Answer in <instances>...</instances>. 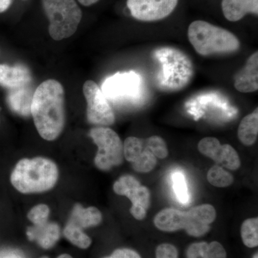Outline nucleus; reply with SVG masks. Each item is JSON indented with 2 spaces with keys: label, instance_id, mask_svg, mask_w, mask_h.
I'll list each match as a JSON object with an SVG mask.
<instances>
[{
  "label": "nucleus",
  "instance_id": "f257e3e1",
  "mask_svg": "<svg viewBox=\"0 0 258 258\" xmlns=\"http://www.w3.org/2000/svg\"><path fill=\"white\" fill-rule=\"evenodd\" d=\"M30 113L42 139L54 141L58 138L66 123L64 92L62 85L54 79L42 83L34 92Z\"/></svg>",
  "mask_w": 258,
  "mask_h": 258
},
{
  "label": "nucleus",
  "instance_id": "f03ea898",
  "mask_svg": "<svg viewBox=\"0 0 258 258\" xmlns=\"http://www.w3.org/2000/svg\"><path fill=\"white\" fill-rule=\"evenodd\" d=\"M158 64L155 82L161 91H177L186 87L194 75L192 62L183 51L161 47L153 52Z\"/></svg>",
  "mask_w": 258,
  "mask_h": 258
},
{
  "label": "nucleus",
  "instance_id": "7ed1b4c3",
  "mask_svg": "<svg viewBox=\"0 0 258 258\" xmlns=\"http://www.w3.org/2000/svg\"><path fill=\"white\" fill-rule=\"evenodd\" d=\"M58 176V169L54 161L36 157L18 161L10 176V181L20 192L40 193L53 188Z\"/></svg>",
  "mask_w": 258,
  "mask_h": 258
},
{
  "label": "nucleus",
  "instance_id": "20e7f679",
  "mask_svg": "<svg viewBox=\"0 0 258 258\" xmlns=\"http://www.w3.org/2000/svg\"><path fill=\"white\" fill-rule=\"evenodd\" d=\"M188 38L196 52L203 56L232 53L240 46L233 33L203 20L190 24Z\"/></svg>",
  "mask_w": 258,
  "mask_h": 258
},
{
  "label": "nucleus",
  "instance_id": "39448f33",
  "mask_svg": "<svg viewBox=\"0 0 258 258\" xmlns=\"http://www.w3.org/2000/svg\"><path fill=\"white\" fill-rule=\"evenodd\" d=\"M48 18L49 33L53 40L69 38L77 30L82 11L75 0H42Z\"/></svg>",
  "mask_w": 258,
  "mask_h": 258
},
{
  "label": "nucleus",
  "instance_id": "423d86ee",
  "mask_svg": "<svg viewBox=\"0 0 258 258\" xmlns=\"http://www.w3.org/2000/svg\"><path fill=\"white\" fill-rule=\"evenodd\" d=\"M101 91L108 101L118 106L139 104L145 94L142 76L134 71L110 76L103 83Z\"/></svg>",
  "mask_w": 258,
  "mask_h": 258
},
{
  "label": "nucleus",
  "instance_id": "0eeeda50",
  "mask_svg": "<svg viewBox=\"0 0 258 258\" xmlns=\"http://www.w3.org/2000/svg\"><path fill=\"white\" fill-rule=\"evenodd\" d=\"M90 137L98 147L94 161L98 169L110 170L123 162V143L114 131L107 127H96L90 131Z\"/></svg>",
  "mask_w": 258,
  "mask_h": 258
},
{
  "label": "nucleus",
  "instance_id": "6e6552de",
  "mask_svg": "<svg viewBox=\"0 0 258 258\" xmlns=\"http://www.w3.org/2000/svg\"><path fill=\"white\" fill-rule=\"evenodd\" d=\"M83 94L87 102V118L91 124L106 126L113 124L115 115L109 102L94 81L83 85Z\"/></svg>",
  "mask_w": 258,
  "mask_h": 258
},
{
  "label": "nucleus",
  "instance_id": "1a4fd4ad",
  "mask_svg": "<svg viewBox=\"0 0 258 258\" xmlns=\"http://www.w3.org/2000/svg\"><path fill=\"white\" fill-rule=\"evenodd\" d=\"M113 191L117 195L127 197L132 201L130 212L134 218L142 220L147 216L150 206L151 193L146 186L131 175L120 177L113 184Z\"/></svg>",
  "mask_w": 258,
  "mask_h": 258
},
{
  "label": "nucleus",
  "instance_id": "9d476101",
  "mask_svg": "<svg viewBox=\"0 0 258 258\" xmlns=\"http://www.w3.org/2000/svg\"><path fill=\"white\" fill-rule=\"evenodd\" d=\"M178 0H127V7L134 18L141 21H156L169 16Z\"/></svg>",
  "mask_w": 258,
  "mask_h": 258
},
{
  "label": "nucleus",
  "instance_id": "9b49d317",
  "mask_svg": "<svg viewBox=\"0 0 258 258\" xmlns=\"http://www.w3.org/2000/svg\"><path fill=\"white\" fill-rule=\"evenodd\" d=\"M32 81L30 70L23 66L0 64V86L12 90L28 86Z\"/></svg>",
  "mask_w": 258,
  "mask_h": 258
},
{
  "label": "nucleus",
  "instance_id": "f8f14e48",
  "mask_svg": "<svg viewBox=\"0 0 258 258\" xmlns=\"http://www.w3.org/2000/svg\"><path fill=\"white\" fill-rule=\"evenodd\" d=\"M235 88L241 93H252L258 89V52L249 56L245 66L236 76Z\"/></svg>",
  "mask_w": 258,
  "mask_h": 258
},
{
  "label": "nucleus",
  "instance_id": "ddd939ff",
  "mask_svg": "<svg viewBox=\"0 0 258 258\" xmlns=\"http://www.w3.org/2000/svg\"><path fill=\"white\" fill-rule=\"evenodd\" d=\"M29 240L35 241L44 249H50L60 238V227L53 222L29 227L27 231Z\"/></svg>",
  "mask_w": 258,
  "mask_h": 258
},
{
  "label": "nucleus",
  "instance_id": "4468645a",
  "mask_svg": "<svg viewBox=\"0 0 258 258\" xmlns=\"http://www.w3.org/2000/svg\"><path fill=\"white\" fill-rule=\"evenodd\" d=\"M222 8L227 20L238 21L248 13L257 15L258 0H222Z\"/></svg>",
  "mask_w": 258,
  "mask_h": 258
},
{
  "label": "nucleus",
  "instance_id": "2eb2a0df",
  "mask_svg": "<svg viewBox=\"0 0 258 258\" xmlns=\"http://www.w3.org/2000/svg\"><path fill=\"white\" fill-rule=\"evenodd\" d=\"M154 225L164 232H175L184 228L186 212L176 209L167 208L158 212L154 217Z\"/></svg>",
  "mask_w": 258,
  "mask_h": 258
},
{
  "label": "nucleus",
  "instance_id": "dca6fc26",
  "mask_svg": "<svg viewBox=\"0 0 258 258\" xmlns=\"http://www.w3.org/2000/svg\"><path fill=\"white\" fill-rule=\"evenodd\" d=\"M31 88L28 86L12 90L7 97V102L10 109L22 116H28L30 113L32 97Z\"/></svg>",
  "mask_w": 258,
  "mask_h": 258
},
{
  "label": "nucleus",
  "instance_id": "f3484780",
  "mask_svg": "<svg viewBox=\"0 0 258 258\" xmlns=\"http://www.w3.org/2000/svg\"><path fill=\"white\" fill-rule=\"evenodd\" d=\"M102 221V214L96 208H83L81 205H75L69 222L80 228L95 227Z\"/></svg>",
  "mask_w": 258,
  "mask_h": 258
},
{
  "label": "nucleus",
  "instance_id": "a211bd4d",
  "mask_svg": "<svg viewBox=\"0 0 258 258\" xmlns=\"http://www.w3.org/2000/svg\"><path fill=\"white\" fill-rule=\"evenodd\" d=\"M258 135V109L246 115L240 122L237 136L241 142L245 146L255 143Z\"/></svg>",
  "mask_w": 258,
  "mask_h": 258
},
{
  "label": "nucleus",
  "instance_id": "6ab92c4d",
  "mask_svg": "<svg viewBox=\"0 0 258 258\" xmlns=\"http://www.w3.org/2000/svg\"><path fill=\"white\" fill-rule=\"evenodd\" d=\"M213 160L230 170H237L240 166L238 154L229 144H221Z\"/></svg>",
  "mask_w": 258,
  "mask_h": 258
},
{
  "label": "nucleus",
  "instance_id": "aec40b11",
  "mask_svg": "<svg viewBox=\"0 0 258 258\" xmlns=\"http://www.w3.org/2000/svg\"><path fill=\"white\" fill-rule=\"evenodd\" d=\"M63 234L68 240L79 248L87 249L92 243V240L83 232V229L70 222L64 227Z\"/></svg>",
  "mask_w": 258,
  "mask_h": 258
},
{
  "label": "nucleus",
  "instance_id": "412c9836",
  "mask_svg": "<svg viewBox=\"0 0 258 258\" xmlns=\"http://www.w3.org/2000/svg\"><path fill=\"white\" fill-rule=\"evenodd\" d=\"M241 236L243 243L248 247H255L258 245V219L249 218L242 223L241 227Z\"/></svg>",
  "mask_w": 258,
  "mask_h": 258
},
{
  "label": "nucleus",
  "instance_id": "4be33fe9",
  "mask_svg": "<svg viewBox=\"0 0 258 258\" xmlns=\"http://www.w3.org/2000/svg\"><path fill=\"white\" fill-rule=\"evenodd\" d=\"M208 180L210 184L217 187H227L234 181L233 176L218 165L210 168L208 173Z\"/></svg>",
  "mask_w": 258,
  "mask_h": 258
},
{
  "label": "nucleus",
  "instance_id": "5701e85b",
  "mask_svg": "<svg viewBox=\"0 0 258 258\" xmlns=\"http://www.w3.org/2000/svg\"><path fill=\"white\" fill-rule=\"evenodd\" d=\"M157 157L149 149H143L139 157L132 162L134 170L147 173L152 171L157 165Z\"/></svg>",
  "mask_w": 258,
  "mask_h": 258
},
{
  "label": "nucleus",
  "instance_id": "b1692460",
  "mask_svg": "<svg viewBox=\"0 0 258 258\" xmlns=\"http://www.w3.org/2000/svg\"><path fill=\"white\" fill-rule=\"evenodd\" d=\"M123 145V157L132 163L139 157L144 149L143 142L137 137H128L125 139Z\"/></svg>",
  "mask_w": 258,
  "mask_h": 258
},
{
  "label": "nucleus",
  "instance_id": "393cba45",
  "mask_svg": "<svg viewBox=\"0 0 258 258\" xmlns=\"http://www.w3.org/2000/svg\"><path fill=\"white\" fill-rule=\"evenodd\" d=\"M173 186L176 198L180 203L186 204L189 202V195L188 192L187 184L182 173L176 171L172 176Z\"/></svg>",
  "mask_w": 258,
  "mask_h": 258
},
{
  "label": "nucleus",
  "instance_id": "a878e982",
  "mask_svg": "<svg viewBox=\"0 0 258 258\" xmlns=\"http://www.w3.org/2000/svg\"><path fill=\"white\" fill-rule=\"evenodd\" d=\"M190 212L197 218L207 225H210L212 222L215 221V218H216V210L212 205H208V204L195 207L190 210Z\"/></svg>",
  "mask_w": 258,
  "mask_h": 258
},
{
  "label": "nucleus",
  "instance_id": "bb28decb",
  "mask_svg": "<svg viewBox=\"0 0 258 258\" xmlns=\"http://www.w3.org/2000/svg\"><path fill=\"white\" fill-rule=\"evenodd\" d=\"M149 150L159 159H165L169 155V150L165 141L158 136H153L147 141Z\"/></svg>",
  "mask_w": 258,
  "mask_h": 258
},
{
  "label": "nucleus",
  "instance_id": "cd10ccee",
  "mask_svg": "<svg viewBox=\"0 0 258 258\" xmlns=\"http://www.w3.org/2000/svg\"><path fill=\"white\" fill-rule=\"evenodd\" d=\"M221 144L218 139L214 137H206L199 142L198 147L199 152L205 157L210 158L213 160Z\"/></svg>",
  "mask_w": 258,
  "mask_h": 258
},
{
  "label": "nucleus",
  "instance_id": "c85d7f7f",
  "mask_svg": "<svg viewBox=\"0 0 258 258\" xmlns=\"http://www.w3.org/2000/svg\"><path fill=\"white\" fill-rule=\"evenodd\" d=\"M50 215V209L46 205H38L34 207L29 212L28 217L29 220L34 225H41L46 223Z\"/></svg>",
  "mask_w": 258,
  "mask_h": 258
},
{
  "label": "nucleus",
  "instance_id": "c756f323",
  "mask_svg": "<svg viewBox=\"0 0 258 258\" xmlns=\"http://www.w3.org/2000/svg\"><path fill=\"white\" fill-rule=\"evenodd\" d=\"M157 258H178L177 249L170 244H161L156 250Z\"/></svg>",
  "mask_w": 258,
  "mask_h": 258
},
{
  "label": "nucleus",
  "instance_id": "7c9ffc66",
  "mask_svg": "<svg viewBox=\"0 0 258 258\" xmlns=\"http://www.w3.org/2000/svg\"><path fill=\"white\" fill-rule=\"evenodd\" d=\"M206 257L207 258H226L227 254L223 246L215 241L208 244Z\"/></svg>",
  "mask_w": 258,
  "mask_h": 258
},
{
  "label": "nucleus",
  "instance_id": "2f4dec72",
  "mask_svg": "<svg viewBox=\"0 0 258 258\" xmlns=\"http://www.w3.org/2000/svg\"><path fill=\"white\" fill-rule=\"evenodd\" d=\"M104 258H141V257L135 251L131 249L123 248L116 249L110 257Z\"/></svg>",
  "mask_w": 258,
  "mask_h": 258
},
{
  "label": "nucleus",
  "instance_id": "473e14b6",
  "mask_svg": "<svg viewBox=\"0 0 258 258\" xmlns=\"http://www.w3.org/2000/svg\"><path fill=\"white\" fill-rule=\"evenodd\" d=\"M0 258H25L18 251H7L0 254Z\"/></svg>",
  "mask_w": 258,
  "mask_h": 258
},
{
  "label": "nucleus",
  "instance_id": "72a5a7b5",
  "mask_svg": "<svg viewBox=\"0 0 258 258\" xmlns=\"http://www.w3.org/2000/svg\"><path fill=\"white\" fill-rule=\"evenodd\" d=\"M13 0H0V13H4L9 9Z\"/></svg>",
  "mask_w": 258,
  "mask_h": 258
},
{
  "label": "nucleus",
  "instance_id": "f704fd0d",
  "mask_svg": "<svg viewBox=\"0 0 258 258\" xmlns=\"http://www.w3.org/2000/svg\"><path fill=\"white\" fill-rule=\"evenodd\" d=\"M81 5H83V6H91L95 3H96L98 0H78Z\"/></svg>",
  "mask_w": 258,
  "mask_h": 258
},
{
  "label": "nucleus",
  "instance_id": "c9c22d12",
  "mask_svg": "<svg viewBox=\"0 0 258 258\" xmlns=\"http://www.w3.org/2000/svg\"><path fill=\"white\" fill-rule=\"evenodd\" d=\"M41 258H49V257H42ZM57 258H73V257H71V256L70 255V254H60V255L58 256V257H57Z\"/></svg>",
  "mask_w": 258,
  "mask_h": 258
},
{
  "label": "nucleus",
  "instance_id": "e433bc0d",
  "mask_svg": "<svg viewBox=\"0 0 258 258\" xmlns=\"http://www.w3.org/2000/svg\"><path fill=\"white\" fill-rule=\"evenodd\" d=\"M253 258H258L257 253L254 254V255L253 256Z\"/></svg>",
  "mask_w": 258,
  "mask_h": 258
}]
</instances>
